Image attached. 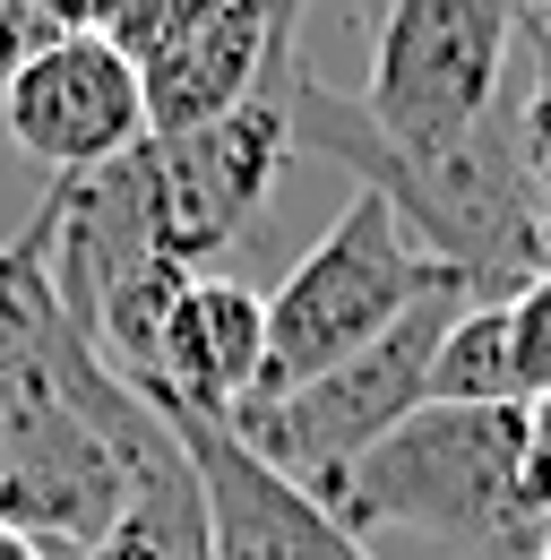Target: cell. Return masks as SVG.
<instances>
[{
    "instance_id": "cell-1",
    "label": "cell",
    "mask_w": 551,
    "mask_h": 560,
    "mask_svg": "<svg viewBox=\"0 0 551 560\" xmlns=\"http://www.w3.org/2000/svg\"><path fill=\"white\" fill-rule=\"evenodd\" d=\"M526 457H535L526 406H422L344 475L328 509L362 544L379 526H406L474 560H535L543 509L526 491Z\"/></svg>"
},
{
    "instance_id": "cell-2",
    "label": "cell",
    "mask_w": 551,
    "mask_h": 560,
    "mask_svg": "<svg viewBox=\"0 0 551 560\" xmlns=\"http://www.w3.org/2000/svg\"><path fill=\"white\" fill-rule=\"evenodd\" d=\"M439 277H457V268H439L379 190H353V208L268 293V371H259V397L250 406H276V397L310 388L319 371L353 362L362 346H379Z\"/></svg>"
},
{
    "instance_id": "cell-3",
    "label": "cell",
    "mask_w": 551,
    "mask_h": 560,
    "mask_svg": "<svg viewBox=\"0 0 551 560\" xmlns=\"http://www.w3.org/2000/svg\"><path fill=\"white\" fill-rule=\"evenodd\" d=\"M466 302H482L474 284L439 277L379 346H362L353 362L319 371L310 388H293V397H276V406L233 415V431L268 457L276 475H293L310 500H337L344 475H353L406 415L431 406V362H439V337H448V319H457Z\"/></svg>"
},
{
    "instance_id": "cell-4",
    "label": "cell",
    "mask_w": 551,
    "mask_h": 560,
    "mask_svg": "<svg viewBox=\"0 0 551 560\" xmlns=\"http://www.w3.org/2000/svg\"><path fill=\"white\" fill-rule=\"evenodd\" d=\"M293 70L302 52H276L250 104H233L224 121L181 130V139H146V208H155V242L199 268L215 250H233L276 190V164L293 155Z\"/></svg>"
},
{
    "instance_id": "cell-5",
    "label": "cell",
    "mask_w": 551,
    "mask_h": 560,
    "mask_svg": "<svg viewBox=\"0 0 551 560\" xmlns=\"http://www.w3.org/2000/svg\"><path fill=\"white\" fill-rule=\"evenodd\" d=\"M130 491L138 466L52 380L0 371V526L61 552H104L130 517Z\"/></svg>"
},
{
    "instance_id": "cell-6",
    "label": "cell",
    "mask_w": 551,
    "mask_h": 560,
    "mask_svg": "<svg viewBox=\"0 0 551 560\" xmlns=\"http://www.w3.org/2000/svg\"><path fill=\"white\" fill-rule=\"evenodd\" d=\"M146 406L164 415V431L181 440V457L199 475L207 560H379L362 535H344L328 500H310L293 475H276L224 415H190L173 397H146Z\"/></svg>"
},
{
    "instance_id": "cell-7",
    "label": "cell",
    "mask_w": 551,
    "mask_h": 560,
    "mask_svg": "<svg viewBox=\"0 0 551 560\" xmlns=\"http://www.w3.org/2000/svg\"><path fill=\"white\" fill-rule=\"evenodd\" d=\"M0 130L52 182H78L146 147V86L104 35H69L0 78Z\"/></svg>"
},
{
    "instance_id": "cell-8",
    "label": "cell",
    "mask_w": 551,
    "mask_h": 560,
    "mask_svg": "<svg viewBox=\"0 0 551 560\" xmlns=\"http://www.w3.org/2000/svg\"><path fill=\"white\" fill-rule=\"evenodd\" d=\"M293 26H302V9H284V0H190V18L138 70L146 139H181V130L224 121L233 104H250L276 52H293Z\"/></svg>"
},
{
    "instance_id": "cell-9",
    "label": "cell",
    "mask_w": 551,
    "mask_h": 560,
    "mask_svg": "<svg viewBox=\"0 0 551 560\" xmlns=\"http://www.w3.org/2000/svg\"><path fill=\"white\" fill-rule=\"evenodd\" d=\"M259 371H268V293L250 284L199 277L173 319H164V346H155V371L138 397H173L190 415H242L259 397Z\"/></svg>"
},
{
    "instance_id": "cell-10",
    "label": "cell",
    "mask_w": 551,
    "mask_h": 560,
    "mask_svg": "<svg viewBox=\"0 0 551 560\" xmlns=\"http://www.w3.org/2000/svg\"><path fill=\"white\" fill-rule=\"evenodd\" d=\"M431 406H517L508 380V302H466L431 362Z\"/></svg>"
},
{
    "instance_id": "cell-11",
    "label": "cell",
    "mask_w": 551,
    "mask_h": 560,
    "mask_svg": "<svg viewBox=\"0 0 551 560\" xmlns=\"http://www.w3.org/2000/svg\"><path fill=\"white\" fill-rule=\"evenodd\" d=\"M95 18H104V0H0V78L69 35H95Z\"/></svg>"
},
{
    "instance_id": "cell-12",
    "label": "cell",
    "mask_w": 551,
    "mask_h": 560,
    "mask_svg": "<svg viewBox=\"0 0 551 560\" xmlns=\"http://www.w3.org/2000/svg\"><path fill=\"white\" fill-rule=\"evenodd\" d=\"M508 380H517V406L551 397V268L508 293Z\"/></svg>"
},
{
    "instance_id": "cell-13",
    "label": "cell",
    "mask_w": 551,
    "mask_h": 560,
    "mask_svg": "<svg viewBox=\"0 0 551 560\" xmlns=\"http://www.w3.org/2000/svg\"><path fill=\"white\" fill-rule=\"evenodd\" d=\"M190 18V0H104V18H95V35L130 61V70H146L155 52H164V35Z\"/></svg>"
},
{
    "instance_id": "cell-14",
    "label": "cell",
    "mask_w": 551,
    "mask_h": 560,
    "mask_svg": "<svg viewBox=\"0 0 551 560\" xmlns=\"http://www.w3.org/2000/svg\"><path fill=\"white\" fill-rule=\"evenodd\" d=\"M535 415V457H526V491H535V509L551 517V397L543 406H526Z\"/></svg>"
},
{
    "instance_id": "cell-15",
    "label": "cell",
    "mask_w": 551,
    "mask_h": 560,
    "mask_svg": "<svg viewBox=\"0 0 551 560\" xmlns=\"http://www.w3.org/2000/svg\"><path fill=\"white\" fill-rule=\"evenodd\" d=\"M0 560H44V544H35V535H17V526H0Z\"/></svg>"
},
{
    "instance_id": "cell-16",
    "label": "cell",
    "mask_w": 551,
    "mask_h": 560,
    "mask_svg": "<svg viewBox=\"0 0 551 560\" xmlns=\"http://www.w3.org/2000/svg\"><path fill=\"white\" fill-rule=\"evenodd\" d=\"M44 560H104V552H61V544H44Z\"/></svg>"
},
{
    "instance_id": "cell-17",
    "label": "cell",
    "mask_w": 551,
    "mask_h": 560,
    "mask_svg": "<svg viewBox=\"0 0 551 560\" xmlns=\"http://www.w3.org/2000/svg\"><path fill=\"white\" fill-rule=\"evenodd\" d=\"M535 560H551V526H543V544H535Z\"/></svg>"
},
{
    "instance_id": "cell-18",
    "label": "cell",
    "mask_w": 551,
    "mask_h": 560,
    "mask_svg": "<svg viewBox=\"0 0 551 560\" xmlns=\"http://www.w3.org/2000/svg\"><path fill=\"white\" fill-rule=\"evenodd\" d=\"M284 9H302V0H284Z\"/></svg>"
},
{
    "instance_id": "cell-19",
    "label": "cell",
    "mask_w": 551,
    "mask_h": 560,
    "mask_svg": "<svg viewBox=\"0 0 551 560\" xmlns=\"http://www.w3.org/2000/svg\"><path fill=\"white\" fill-rule=\"evenodd\" d=\"M0 139H9V130H0Z\"/></svg>"
},
{
    "instance_id": "cell-20",
    "label": "cell",
    "mask_w": 551,
    "mask_h": 560,
    "mask_svg": "<svg viewBox=\"0 0 551 560\" xmlns=\"http://www.w3.org/2000/svg\"><path fill=\"white\" fill-rule=\"evenodd\" d=\"M543 526H551V517H543Z\"/></svg>"
}]
</instances>
